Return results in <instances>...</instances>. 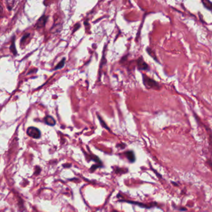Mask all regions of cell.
Returning <instances> with one entry per match:
<instances>
[{"label": "cell", "instance_id": "obj_4", "mask_svg": "<svg viewBox=\"0 0 212 212\" xmlns=\"http://www.w3.org/2000/svg\"><path fill=\"white\" fill-rule=\"evenodd\" d=\"M47 20V16H46L45 15H44L43 16H42L41 17L39 18V20L38 21V22H36L35 27L37 28H43V27H44L45 25H46Z\"/></svg>", "mask_w": 212, "mask_h": 212}, {"label": "cell", "instance_id": "obj_15", "mask_svg": "<svg viewBox=\"0 0 212 212\" xmlns=\"http://www.w3.org/2000/svg\"><path fill=\"white\" fill-rule=\"evenodd\" d=\"M207 163H209L210 166H212V161L211 160H208L207 161Z\"/></svg>", "mask_w": 212, "mask_h": 212}, {"label": "cell", "instance_id": "obj_1", "mask_svg": "<svg viewBox=\"0 0 212 212\" xmlns=\"http://www.w3.org/2000/svg\"><path fill=\"white\" fill-rule=\"evenodd\" d=\"M142 80L144 86L148 89H154L156 90H159L161 88L160 84L158 82L144 74L142 75Z\"/></svg>", "mask_w": 212, "mask_h": 212}, {"label": "cell", "instance_id": "obj_6", "mask_svg": "<svg viewBox=\"0 0 212 212\" xmlns=\"http://www.w3.org/2000/svg\"><path fill=\"white\" fill-rule=\"evenodd\" d=\"M125 154L130 162H132L133 163V162H134L135 161H136V157H135V154L133 151H127L125 153Z\"/></svg>", "mask_w": 212, "mask_h": 212}, {"label": "cell", "instance_id": "obj_5", "mask_svg": "<svg viewBox=\"0 0 212 212\" xmlns=\"http://www.w3.org/2000/svg\"><path fill=\"white\" fill-rule=\"evenodd\" d=\"M44 121L45 123H46L47 124L49 125V126H54L56 124V120H54V118H53L52 116H46V117H45L44 118Z\"/></svg>", "mask_w": 212, "mask_h": 212}, {"label": "cell", "instance_id": "obj_12", "mask_svg": "<svg viewBox=\"0 0 212 212\" xmlns=\"http://www.w3.org/2000/svg\"><path fill=\"white\" fill-rule=\"evenodd\" d=\"M29 34H26L24 35H23V37H22V39H21V42L22 43V42H23V41H24V40L25 39H26L27 38H28L29 37Z\"/></svg>", "mask_w": 212, "mask_h": 212}, {"label": "cell", "instance_id": "obj_10", "mask_svg": "<svg viewBox=\"0 0 212 212\" xmlns=\"http://www.w3.org/2000/svg\"><path fill=\"white\" fill-rule=\"evenodd\" d=\"M202 3L204 4V6L209 9L210 10H212V3L208 0H205V1H202Z\"/></svg>", "mask_w": 212, "mask_h": 212}, {"label": "cell", "instance_id": "obj_7", "mask_svg": "<svg viewBox=\"0 0 212 212\" xmlns=\"http://www.w3.org/2000/svg\"><path fill=\"white\" fill-rule=\"evenodd\" d=\"M11 51L13 53L15 56L17 55V51L16 49V46H15V36H13V38L12 39V41H11V45L10 47Z\"/></svg>", "mask_w": 212, "mask_h": 212}, {"label": "cell", "instance_id": "obj_2", "mask_svg": "<svg viewBox=\"0 0 212 212\" xmlns=\"http://www.w3.org/2000/svg\"><path fill=\"white\" fill-rule=\"evenodd\" d=\"M27 134L29 136L34 138V139H39L40 137V131L39 129L35 127H29L27 129Z\"/></svg>", "mask_w": 212, "mask_h": 212}, {"label": "cell", "instance_id": "obj_14", "mask_svg": "<svg viewBox=\"0 0 212 212\" xmlns=\"http://www.w3.org/2000/svg\"><path fill=\"white\" fill-rule=\"evenodd\" d=\"M154 173H155L156 175H158V177H159V178H162V175H161V174H159L158 172H156V170H154Z\"/></svg>", "mask_w": 212, "mask_h": 212}, {"label": "cell", "instance_id": "obj_8", "mask_svg": "<svg viewBox=\"0 0 212 212\" xmlns=\"http://www.w3.org/2000/svg\"><path fill=\"white\" fill-rule=\"evenodd\" d=\"M146 51H147V52L149 54V56H151L153 58H154L155 61H156V62H159L158 58H157V57H156V54H155L154 52L151 49H150L149 47H147V48L146 49Z\"/></svg>", "mask_w": 212, "mask_h": 212}, {"label": "cell", "instance_id": "obj_3", "mask_svg": "<svg viewBox=\"0 0 212 212\" xmlns=\"http://www.w3.org/2000/svg\"><path fill=\"white\" fill-rule=\"evenodd\" d=\"M137 66L138 68L141 70H149V67L147 63L144 60L142 57H139L138 59Z\"/></svg>", "mask_w": 212, "mask_h": 212}, {"label": "cell", "instance_id": "obj_13", "mask_svg": "<svg viewBox=\"0 0 212 212\" xmlns=\"http://www.w3.org/2000/svg\"><path fill=\"white\" fill-rule=\"evenodd\" d=\"M179 211H186L187 210V209L186 208H182V207H181V208H180L178 209Z\"/></svg>", "mask_w": 212, "mask_h": 212}, {"label": "cell", "instance_id": "obj_9", "mask_svg": "<svg viewBox=\"0 0 212 212\" xmlns=\"http://www.w3.org/2000/svg\"><path fill=\"white\" fill-rule=\"evenodd\" d=\"M65 58H63L62 60L59 63H58V64L57 65V66L55 67L54 70H56L60 69L63 68L65 65Z\"/></svg>", "mask_w": 212, "mask_h": 212}, {"label": "cell", "instance_id": "obj_11", "mask_svg": "<svg viewBox=\"0 0 212 212\" xmlns=\"http://www.w3.org/2000/svg\"><path fill=\"white\" fill-rule=\"evenodd\" d=\"M97 116H98V118L99 120H100V123H101V126H103V127H104V128H105L106 129H108V130H109V128H108V126H106V123H105L104 122V121H103L102 120V119H101V117H100V116H99V115H98Z\"/></svg>", "mask_w": 212, "mask_h": 212}]
</instances>
